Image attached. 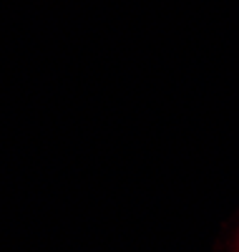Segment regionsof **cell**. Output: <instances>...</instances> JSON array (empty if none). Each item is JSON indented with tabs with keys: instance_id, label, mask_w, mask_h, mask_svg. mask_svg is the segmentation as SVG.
Here are the masks:
<instances>
[{
	"instance_id": "1",
	"label": "cell",
	"mask_w": 239,
	"mask_h": 252,
	"mask_svg": "<svg viewBox=\"0 0 239 252\" xmlns=\"http://www.w3.org/2000/svg\"><path fill=\"white\" fill-rule=\"evenodd\" d=\"M237 252H239V245H237Z\"/></svg>"
}]
</instances>
